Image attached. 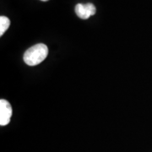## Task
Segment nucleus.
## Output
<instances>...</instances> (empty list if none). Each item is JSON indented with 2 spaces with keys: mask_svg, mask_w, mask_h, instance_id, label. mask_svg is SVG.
Wrapping results in <instances>:
<instances>
[{
  "mask_svg": "<svg viewBox=\"0 0 152 152\" xmlns=\"http://www.w3.org/2000/svg\"><path fill=\"white\" fill-rule=\"evenodd\" d=\"M96 7L93 4L88 3L86 4H78L75 6V13L77 16L82 20H87L96 14Z\"/></svg>",
  "mask_w": 152,
  "mask_h": 152,
  "instance_id": "nucleus-2",
  "label": "nucleus"
},
{
  "mask_svg": "<svg viewBox=\"0 0 152 152\" xmlns=\"http://www.w3.org/2000/svg\"><path fill=\"white\" fill-rule=\"evenodd\" d=\"M48 54V48L43 43H38L28 49L24 54V61L29 66L41 64Z\"/></svg>",
  "mask_w": 152,
  "mask_h": 152,
  "instance_id": "nucleus-1",
  "label": "nucleus"
},
{
  "mask_svg": "<svg viewBox=\"0 0 152 152\" xmlns=\"http://www.w3.org/2000/svg\"><path fill=\"white\" fill-rule=\"evenodd\" d=\"M41 1H43V2H47V1H48V0H41Z\"/></svg>",
  "mask_w": 152,
  "mask_h": 152,
  "instance_id": "nucleus-5",
  "label": "nucleus"
},
{
  "mask_svg": "<svg viewBox=\"0 0 152 152\" xmlns=\"http://www.w3.org/2000/svg\"><path fill=\"white\" fill-rule=\"evenodd\" d=\"M11 116H12V107L10 103L2 99L0 101V125L5 126L9 124L10 122Z\"/></svg>",
  "mask_w": 152,
  "mask_h": 152,
  "instance_id": "nucleus-3",
  "label": "nucleus"
},
{
  "mask_svg": "<svg viewBox=\"0 0 152 152\" xmlns=\"http://www.w3.org/2000/svg\"><path fill=\"white\" fill-rule=\"evenodd\" d=\"M10 20L8 17H0V36L4 35V33L10 27Z\"/></svg>",
  "mask_w": 152,
  "mask_h": 152,
  "instance_id": "nucleus-4",
  "label": "nucleus"
}]
</instances>
